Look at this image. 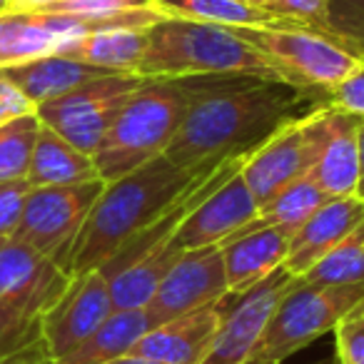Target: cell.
I'll return each instance as SVG.
<instances>
[{
    "label": "cell",
    "instance_id": "1",
    "mask_svg": "<svg viewBox=\"0 0 364 364\" xmlns=\"http://www.w3.org/2000/svg\"><path fill=\"white\" fill-rule=\"evenodd\" d=\"M193 82L195 100L165 150L182 170H213L247 157L309 100L297 87L262 77L218 75Z\"/></svg>",
    "mask_w": 364,
    "mask_h": 364
},
{
    "label": "cell",
    "instance_id": "2",
    "mask_svg": "<svg viewBox=\"0 0 364 364\" xmlns=\"http://www.w3.org/2000/svg\"><path fill=\"white\" fill-rule=\"evenodd\" d=\"M208 172L182 170L160 155L117 180L105 182L73 242L65 272L75 277L107 264Z\"/></svg>",
    "mask_w": 364,
    "mask_h": 364
},
{
    "label": "cell",
    "instance_id": "3",
    "mask_svg": "<svg viewBox=\"0 0 364 364\" xmlns=\"http://www.w3.org/2000/svg\"><path fill=\"white\" fill-rule=\"evenodd\" d=\"M137 75L147 80L245 75L284 82L277 68L230 28L177 18L150 26Z\"/></svg>",
    "mask_w": 364,
    "mask_h": 364
},
{
    "label": "cell",
    "instance_id": "4",
    "mask_svg": "<svg viewBox=\"0 0 364 364\" xmlns=\"http://www.w3.org/2000/svg\"><path fill=\"white\" fill-rule=\"evenodd\" d=\"M193 77L142 80L117 110L107 135L92 155L100 180L112 182L165 155L182 117L195 100Z\"/></svg>",
    "mask_w": 364,
    "mask_h": 364
},
{
    "label": "cell",
    "instance_id": "5",
    "mask_svg": "<svg viewBox=\"0 0 364 364\" xmlns=\"http://www.w3.org/2000/svg\"><path fill=\"white\" fill-rule=\"evenodd\" d=\"M230 31L262 53L287 85L302 90L309 100H319V105H324L327 92L364 60V53L352 43L309 28L257 26Z\"/></svg>",
    "mask_w": 364,
    "mask_h": 364
},
{
    "label": "cell",
    "instance_id": "6",
    "mask_svg": "<svg viewBox=\"0 0 364 364\" xmlns=\"http://www.w3.org/2000/svg\"><path fill=\"white\" fill-rule=\"evenodd\" d=\"M362 297L364 282L312 284L297 279V284L279 299L272 319L245 364H282L337 327L339 319L347 317Z\"/></svg>",
    "mask_w": 364,
    "mask_h": 364
},
{
    "label": "cell",
    "instance_id": "7",
    "mask_svg": "<svg viewBox=\"0 0 364 364\" xmlns=\"http://www.w3.org/2000/svg\"><path fill=\"white\" fill-rule=\"evenodd\" d=\"M329 105H317L307 115L282 122L257 150L245 157L240 175L259 208L294 180L309 175L327 135Z\"/></svg>",
    "mask_w": 364,
    "mask_h": 364
},
{
    "label": "cell",
    "instance_id": "8",
    "mask_svg": "<svg viewBox=\"0 0 364 364\" xmlns=\"http://www.w3.org/2000/svg\"><path fill=\"white\" fill-rule=\"evenodd\" d=\"M257 213V200L250 193L247 182L242 180V175L237 170L195 205L193 213L182 220V225L165 245L150 250L135 262L145 264V267L155 269V272H162V269L167 272L182 252L210 247V245H223L235 232L252 225Z\"/></svg>",
    "mask_w": 364,
    "mask_h": 364
},
{
    "label": "cell",
    "instance_id": "9",
    "mask_svg": "<svg viewBox=\"0 0 364 364\" xmlns=\"http://www.w3.org/2000/svg\"><path fill=\"white\" fill-rule=\"evenodd\" d=\"M142 80L145 77L132 75V73L95 77L58 100L38 105L36 115L46 127L55 130L70 145L92 157L100 147L102 137L110 130L125 97L135 87H140Z\"/></svg>",
    "mask_w": 364,
    "mask_h": 364
},
{
    "label": "cell",
    "instance_id": "10",
    "mask_svg": "<svg viewBox=\"0 0 364 364\" xmlns=\"http://www.w3.org/2000/svg\"><path fill=\"white\" fill-rule=\"evenodd\" d=\"M102 188L105 180L58 185V188H31L16 237L65 269L73 242Z\"/></svg>",
    "mask_w": 364,
    "mask_h": 364
},
{
    "label": "cell",
    "instance_id": "11",
    "mask_svg": "<svg viewBox=\"0 0 364 364\" xmlns=\"http://www.w3.org/2000/svg\"><path fill=\"white\" fill-rule=\"evenodd\" d=\"M228 297L230 289L223 247L210 245V247L188 250L172 262L147 302V312L152 314L155 324H162Z\"/></svg>",
    "mask_w": 364,
    "mask_h": 364
},
{
    "label": "cell",
    "instance_id": "12",
    "mask_svg": "<svg viewBox=\"0 0 364 364\" xmlns=\"http://www.w3.org/2000/svg\"><path fill=\"white\" fill-rule=\"evenodd\" d=\"M70 284V274L18 237L0 240V307L43 319Z\"/></svg>",
    "mask_w": 364,
    "mask_h": 364
},
{
    "label": "cell",
    "instance_id": "13",
    "mask_svg": "<svg viewBox=\"0 0 364 364\" xmlns=\"http://www.w3.org/2000/svg\"><path fill=\"white\" fill-rule=\"evenodd\" d=\"M107 279L100 269L70 277V284L41 319V339L53 362L75 352L112 312Z\"/></svg>",
    "mask_w": 364,
    "mask_h": 364
},
{
    "label": "cell",
    "instance_id": "14",
    "mask_svg": "<svg viewBox=\"0 0 364 364\" xmlns=\"http://www.w3.org/2000/svg\"><path fill=\"white\" fill-rule=\"evenodd\" d=\"M299 277L277 267L272 274L259 279L247 292L235 294L240 302L230 304L225 312L215 342L203 364H245L252 349L257 347L264 327L272 319L279 299L297 284Z\"/></svg>",
    "mask_w": 364,
    "mask_h": 364
},
{
    "label": "cell",
    "instance_id": "15",
    "mask_svg": "<svg viewBox=\"0 0 364 364\" xmlns=\"http://www.w3.org/2000/svg\"><path fill=\"white\" fill-rule=\"evenodd\" d=\"M90 33L70 13H0V70L46 55H58Z\"/></svg>",
    "mask_w": 364,
    "mask_h": 364
},
{
    "label": "cell",
    "instance_id": "16",
    "mask_svg": "<svg viewBox=\"0 0 364 364\" xmlns=\"http://www.w3.org/2000/svg\"><path fill=\"white\" fill-rule=\"evenodd\" d=\"M232 297L235 294H230L228 299L157 324L132 347L130 354L162 364H203Z\"/></svg>",
    "mask_w": 364,
    "mask_h": 364
},
{
    "label": "cell",
    "instance_id": "17",
    "mask_svg": "<svg viewBox=\"0 0 364 364\" xmlns=\"http://www.w3.org/2000/svg\"><path fill=\"white\" fill-rule=\"evenodd\" d=\"M364 220L362 198H332L294 232L282 267L294 277L314 267L324 255L342 245Z\"/></svg>",
    "mask_w": 364,
    "mask_h": 364
},
{
    "label": "cell",
    "instance_id": "18",
    "mask_svg": "<svg viewBox=\"0 0 364 364\" xmlns=\"http://www.w3.org/2000/svg\"><path fill=\"white\" fill-rule=\"evenodd\" d=\"M292 237V230L272 225V228L242 230V232H235L230 240H225L220 247H223L230 294L247 292L259 279L282 267Z\"/></svg>",
    "mask_w": 364,
    "mask_h": 364
},
{
    "label": "cell",
    "instance_id": "19",
    "mask_svg": "<svg viewBox=\"0 0 364 364\" xmlns=\"http://www.w3.org/2000/svg\"><path fill=\"white\" fill-rule=\"evenodd\" d=\"M359 115L329 105L327 135L309 172L329 198H359Z\"/></svg>",
    "mask_w": 364,
    "mask_h": 364
},
{
    "label": "cell",
    "instance_id": "20",
    "mask_svg": "<svg viewBox=\"0 0 364 364\" xmlns=\"http://www.w3.org/2000/svg\"><path fill=\"white\" fill-rule=\"evenodd\" d=\"M3 73L36 107L58 100V97L68 95L70 90L95 80V77L115 75V73H107L102 68L73 60L68 55H46L38 60L23 63V65L8 68Z\"/></svg>",
    "mask_w": 364,
    "mask_h": 364
},
{
    "label": "cell",
    "instance_id": "21",
    "mask_svg": "<svg viewBox=\"0 0 364 364\" xmlns=\"http://www.w3.org/2000/svg\"><path fill=\"white\" fill-rule=\"evenodd\" d=\"M26 180L31 188H58L100 180V175L90 155L77 150L65 137L41 122Z\"/></svg>",
    "mask_w": 364,
    "mask_h": 364
},
{
    "label": "cell",
    "instance_id": "22",
    "mask_svg": "<svg viewBox=\"0 0 364 364\" xmlns=\"http://www.w3.org/2000/svg\"><path fill=\"white\" fill-rule=\"evenodd\" d=\"M147 31L150 28H97L77 38L70 48L58 55H68L73 60L87 63V65L102 68L107 73H132L137 75V65L147 46Z\"/></svg>",
    "mask_w": 364,
    "mask_h": 364
},
{
    "label": "cell",
    "instance_id": "23",
    "mask_svg": "<svg viewBox=\"0 0 364 364\" xmlns=\"http://www.w3.org/2000/svg\"><path fill=\"white\" fill-rule=\"evenodd\" d=\"M157 327L147 307L137 309H112L107 319L68 357L55 364H102L110 359L127 357L137 342Z\"/></svg>",
    "mask_w": 364,
    "mask_h": 364
},
{
    "label": "cell",
    "instance_id": "24",
    "mask_svg": "<svg viewBox=\"0 0 364 364\" xmlns=\"http://www.w3.org/2000/svg\"><path fill=\"white\" fill-rule=\"evenodd\" d=\"M152 8L162 18L210 23L225 28H294L267 8L242 0H152Z\"/></svg>",
    "mask_w": 364,
    "mask_h": 364
},
{
    "label": "cell",
    "instance_id": "25",
    "mask_svg": "<svg viewBox=\"0 0 364 364\" xmlns=\"http://www.w3.org/2000/svg\"><path fill=\"white\" fill-rule=\"evenodd\" d=\"M329 200L332 198L312 180V175H304V177H299V180H294L292 185H287L282 193L274 195L264 208H259L255 223L242 230L279 225V228H287V230H292V232H297V230L302 228L322 205H327ZM242 230H240V232H242Z\"/></svg>",
    "mask_w": 364,
    "mask_h": 364
},
{
    "label": "cell",
    "instance_id": "26",
    "mask_svg": "<svg viewBox=\"0 0 364 364\" xmlns=\"http://www.w3.org/2000/svg\"><path fill=\"white\" fill-rule=\"evenodd\" d=\"M38 130H41V120L36 112H28V115L0 125V182L28 177Z\"/></svg>",
    "mask_w": 364,
    "mask_h": 364
},
{
    "label": "cell",
    "instance_id": "27",
    "mask_svg": "<svg viewBox=\"0 0 364 364\" xmlns=\"http://www.w3.org/2000/svg\"><path fill=\"white\" fill-rule=\"evenodd\" d=\"M299 279L312 284H362L364 282V240L349 235L342 245L324 255Z\"/></svg>",
    "mask_w": 364,
    "mask_h": 364
},
{
    "label": "cell",
    "instance_id": "28",
    "mask_svg": "<svg viewBox=\"0 0 364 364\" xmlns=\"http://www.w3.org/2000/svg\"><path fill=\"white\" fill-rule=\"evenodd\" d=\"M329 3L332 0H264L262 8H267L269 13L279 16L294 28H309V31L334 36L327 23Z\"/></svg>",
    "mask_w": 364,
    "mask_h": 364
},
{
    "label": "cell",
    "instance_id": "29",
    "mask_svg": "<svg viewBox=\"0 0 364 364\" xmlns=\"http://www.w3.org/2000/svg\"><path fill=\"white\" fill-rule=\"evenodd\" d=\"M41 342V319L0 307V362Z\"/></svg>",
    "mask_w": 364,
    "mask_h": 364
},
{
    "label": "cell",
    "instance_id": "30",
    "mask_svg": "<svg viewBox=\"0 0 364 364\" xmlns=\"http://www.w3.org/2000/svg\"><path fill=\"white\" fill-rule=\"evenodd\" d=\"M327 23L334 36L364 53V0H332Z\"/></svg>",
    "mask_w": 364,
    "mask_h": 364
},
{
    "label": "cell",
    "instance_id": "31",
    "mask_svg": "<svg viewBox=\"0 0 364 364\" xmlns=\"http://www.w3.org/2000/svg\"><path fill=\"white\" fill-rule=\"evenodd\" d=\"M332 332L337 364H364V309L354 307Z\"/></svg>",
    "mask_w": 364,
    "mask_h": 364
},
{
    "label": "cell",
    "instance_id": "32",
    "mask_svg": "<svg viewBox=\"0 0 364 364\" xmlns=\"http://www.w3.org/2000/svg\"><path fill=\"white\" fill-rule=\"evenodd\" d=\"M28 193H31L28 180L0 182V240L16 237L26 213Z\"/></svg>",
    "mask_w": 364,
    "mask_h": 364
},
{
    "label": "cell",
    "instance_id": "33",
    "mask_svg": "<svg viewBox=\"0 0 364 364\" xmlns=\"http://www.w3.org/2000/svg\"><path fill=\"white\" fill-rule=\"evenodd\" d=\"M324 102L337 107V110L364 117V60L359 63L342 82H337V85L327 92Z\"/></svg>",
    "mask_w": 364,
    "mask_h": 364
},
{
    "label": "cell",
    "instance_id": "34",
    "mask_svg": "<svg viewBox=\"0 0 364 364\" xmlns=\"http://www.w3.org/2000/svg\"><path fill=\"white\" fill-rule=\"evenodd\" d=\"M28 112H36V105L8 80L6 73L0 70V125H6L21 115H28Z\"/></svg>",
    "mask_w": 364,
    "mask_h": 364
},
{
    "label": "cell",
    "instance_id": "35",
    "mask_svg": "<svg viewBox=\"0 0 364 364\" xmlns=\"http://www.w3.org/2000/svg\"><path fill=\"white\" fill-rule=\"evenodd\" d=\"M0 364H55V362L50 359V354H48L46 344H43V339H41L38 344H33V347L13 354V357L3 359Z\"/></svg>",
    "mask_w": 364,
    "mask_h": 364
},
{
    "label": "cell",
    "instance_id": "36",
    "mask_svg": "<svg viewBox=\"0 0 364 364\" xmlns=\"http://www.w3.org/2000/svg\"><path fill=\"white\" fill-rule=\"evenodd\" d=\"M60 0H8L6 13H50Z\"/></svg>",
    "mask_w": 364,
    "mask_h": 364
},
{
    "label": "cell",
    "instance_id": "37",
    "mask_svg": "<svg viewBox=\"0 0 364 364\" xmlns=\"http://www.w3.org/2000/svg\"><path fill=\"white\" fill-rule=\"evenodd\" d=\"M357 142H359V198H364V117L359 120Z\"/></svg>",
    "mask_w": 364,
    "mask_h": 364
},
{
    "label": "cell",
    "instance_id": "38",
    "mask_svg": "<svg viewBox=\"0 0 364 364\" xmlns=\"http://www.w3.org/2000/svg\"><path fill=\"white\" fill-rule=\"evenodd\" d=\"M102 364H162V362H152V359H142V357H135V354H127V357L110 359V362H102Z\"/></svg>",
    "mask_w": 364,
    "mask_h": 364
},
{
    "label": "cell",
    "instance_id": "39",
    "mask_svg": "<svg viewBox=\"0 0 364 364\" xmlns=\"http://www.w3.org/2000/svg\"><path fill=\"white\" fill-rule=\"evenodd\" d=\"M362 200H364V198H362ZM352 235H354V237H359V240H364V220H362V223H359V228L354 230Z\"/></svg>",
    "mask_w": 364,
    "mask_h": 364
},
{
    "label": "cell",
    "instance_id": "40",
    "mask_svg": "<svg viewBox=\"0 0 364 364\" xmlns=\"http://www.w3.org/2000/svg\"><path fill=\"white\" fill-rule=\"evenodd\" d=\"M242 3H252V6H259V8H262L264 0H242Z\"/></svg>",
    "mask_w": 364,
    "mask_h": 364
},
{
    "label": "cell",
    "instance_id": "41",
    "mask_svg": "<svg viewBox=\"0 0 364 364\" xmlns=\"http://www.w3.org/2000/svg\"><path fill=\"white\" fill-rule=\"evenodd\" d=\"M6 8H8V0H0V13H6Z\"/></svg>",
    "mask_w": 364,
    "mask_h": 364
},
{
    "label": "cell",
    "instance_id": "42",
    "mask_svg": "<svg viewBox=\"0 0 364 364\" xmlns=\"http://www.w3.org/2000/svg\"><path fill=\"white\" fill-rule=\"evenodd\" d=\"M357 307H359V309H364V297L359 299V304H357Z\"/></svg>",
    "mask_w": 364,
    "mask_h": 364
}]
</instances>
